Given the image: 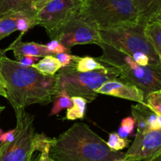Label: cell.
Segmentation results:
<instances>
[{
    "mask_svg": "<svg viewBox=\"0 0 161 161\" xmlns=\"http://www.w3.org/2000/svg\"><path fill=\"white\" fill-rule=\"evenodd\" d=\"M7 100L14 110L35 104L47 105L56 95V75L41 73L34 68L23 66L3 57L0 69Z\"/></svg>",
    "mask_w": 161,
    "mask_h": 161,
    "instance_id": "6da1fadb",
    "label": "cell"
},
{
    "mask_svg": "<svg viewBox=\"0 0 161 161\" xmlns=\"http://www.w3.org/2000/svg\"><path fill=\"white\" fill-rule=\"evenodd\" d=\"M49 154L53 161H113L124 157V153L112 151L84 123H75L53 138Z\"/></svg>",
    "mask_w": 161,
    "mask_h": 161,
    "instance_id": "7a4b0ae2",
    "label": "cell"
},
{
    "mask_svg": "<svg viewBox=\"0 0 161 161\" xmlns=\"http://www.w3.org/2000/svg\"><path fill=\"white\" fill-rule=\"evenodd\" d=\"M102 48V55L97 60L120 72L119 80L134 85L148 94L161 91V64L140 66L130 55L101 41L97 44Z\"/></svg>",
    "mask_w": 161,
    "mask_h": 161,
    "instance_id": "3957f363",
    "label": "cell"
},
{
    "mask_svg": "<svg viewBox=\"0 0 161 161\" xmlns=\"http://www.w3.org/2000/svg\"><path fill=\"white\" fill-rule=\"evenodd\" d=\"M79 15L98 31L139 23L133 0H83Z\"/></svg>",
    "mask_w": 161,
    "mask_h": 161,
    "instance_id": "277c9868",
    "label": "cell"
},
{
    "mask_svg": "<svg viewBox=\"0 0 161 161\" xmlns=\"http://www.w3.org/2000/svg\"><path fill=\"white\" fill-rule=\"evenodd\" d=\"M55 75L57 94L64 90L70 97H82L90 103L98 96L96 90L109 80L119 78L120 72L116 68L106 66L103 69L79 72L71 64L61 68Z\"/></svg>",
    "mask_w": 161,
    "mask_h": 161,
    "instance_id": "5b68a950",
    "label": "cell"
},
{
    "mask_svg": "<svg viewBox=\"0 0 161 161\" xmlns=\"http://www.w3.org/2000/svg\"><path fill=\"white\" fill-rule=\"evenodd\" d=\"M146 25L138 23L116 29L99 31L102 42L127 54L142 53L149 57L150 64L159 65L160 59L145 34Z\"/></svg>",
    "mask_w": 161,
    "mask_h": 161,
    "instance_id": "8992f818",
    "label": "cell"
},
{
    "mask_svg": "<svg viewBox=\"0 0 161 161\" xmlns=\"http://www.w3.org/2000/svg\"><path fill=\"white\" fill-rule=\"evenodd\" d=\"M16 116V137L3 154L2 161H31L36 152L34 138V116L25 108L14 110Z\"/></svg>",
    "mask_w": 161,
    "mask_h": 161,
    "instance_id": "52a82bcc",
    "label": "cell"
},
{
    "mask_svg": "<svg viewBox=\"0 0 161 161\" xmlns=\"http://www.w3.org/2000/svg\"><path fill=\"white\" fill-rule=\"evenodd\" d=\"M83 0H52L36 12V25L45 28L48 36L80 14Z\"/></svg>",
    "mask_w": 161,
    "mask_h": 161,
    "instance_id": "ba28073f",
    "label": "cell"
},
{
    "mask_svg": "<svg viewBox=\"0 0 161 161\" xmlns=\"http://www.w3.org/2000/svg\"><path fill=\"white\" fill-rule=\"evenodd\" d=\"M67 48L83 44H97L102 41L100 32L80 15L73 17L62 27L49 36Z\"/></svg>",
    "mask_w": 161,
    "mask_h": 161,
    "instance_id": "9c48e42d",
    "label": "cell"
},
{
    "mask_svg": "<svg viewBox=\"0 0 161 161\" xmlns=\"http://www.w3.org/2000/svg\"><path fill=\"white\" fill-rule=\"evenodd\" d=\"M161 151V130L137 132L124 159L129 161H146Z\"/></svg>",
    "mask_w": 161,
    "mask_h": 161,
    "instance_id": "30bf717a",
    "label": "cell"
},
{
    "mask_svg": "<svg viewBox=\"0 0 161 161\" xmlns=\"http://www.w3.org/2000/svg\"><path fill=\"white\" fill-rule=\"evenodd\" d=\"M97 94L113 96L128 101H133L138 104H146L144 93L134 85L115 79L103 83L95 91Z\"/></svg>",
    "mask_w": 161,
    "mask_h": 161,
    "instance_id": "8fae6325",
    "label": "cell"
},
{
    "mask_svg": "<svg viewBox=\"0 0 161 161\" xmlns=\"http://www.w3.org/2000/svg\"><path fill=\"white\" fill-rule=\"evenodd\" d=\"M132 117L137 125V132L145 133L149 130H160L157 116L146 104H137L131 107Z\"/></svg>",
    "mask_w": 161,
    "mask_h": 161,
    "instance_id": "7c38bea8",
    "label": "cell"
},
{
    "mask_svg": "<svg viewBox=\"0 0 161 161\" xmlns=\"http://www.w3.org/2000/svg\"><path fill=\"white\" fill-rule=\"evenodd\" d=\"M23 36V34L19 35L18 37L7 48L5 49V53L11 50L14 53L15 58L26 56L40 58L47 55H52L44 44L37 43L35 42H23L22 41Z\"/></svg>",
    "mask_w": 161,
    "mask_h": 161,
    "instance_id": "4fadbf2b",
    "label": "cell"
},
{
    "mask_svg": "<svg viewBox=\"0 0 161 161\" xmlns=\"http://www.w3.org/2000/svg\"><path fill=\"white\" fill-rule=\"evenodd\" d=\"M139 23L153 21L161 11V0H133Z\"/></svg>",
    "mask_w": 161,
    "mask_h": 161,
    "instance_id": "5bb4252c",
    "label": "cell"
},
{
    "mask_svg": "<svg viewBox=\"0 0 161 161\" xmlns=\"http://www.w3.org/2000/svg\"><path fill=\"white\" fill-rule=\"evenodd\" d=\"M35 14L31 0H0V17L14 13Z\"/></svg>",
    "mask_w": 161,
    "mask_h": 161,
    "instance_id": "9a60e30c",
    "label": "cell"
},
{
    "mask_svg": "<svg viewBox=\"0 0 161 161\" xmlns=\"http://www.w3.org/2000/svg\"><path fill=\"white\" fill-rule=\"evenodd\" d=\"M145 34L158 55L161 64V22L151 21L146 24Z\"/></svg>",
    "mask_w": 161,
    "mask_h": 161,
    "instance_id": "2e32d148",
    "label": "cell"
},
{
    "mask_svg": "<svg viewBox=\"0 0 161 161\" xmlns=\"http://www.w3.org/2000/svg\"><path fill=\"white\" fill-rule=\"evenodd\" d=\"M72 64L75 70L79 72H91L98 69H103L106 67L102 63L97 61V58L87 56L81 58L76 55H72Z\"/></svg>",
    "mask_w": 161,
    "mask_h": 161,
    "instance_id": "e0dca14e",
    "label": "cell"
},
{
    "mask_svg": "<svg viewBox=\"0 0 161 161\" xmlns=\"http://www.w3.org/2000/svg\"><path fill=\"white\" fill-rule=\"evenodd\" d=\"M31 67L44 75L53 76L62 68V66L56 57L53 55H47L43 57L42 60L39 61V62L33 64Z\"/></svg>",
    "mask_w": 161,
    "mask_h": 161,
    "instance_id": "ac0fdd59",
    "label": "cell"
},
{
    "mask_svg": "<svg viewBox=\"0 0 161 161\" xmlns=\"http://www.w3.org/2000/svg\"><path fill=\"white\" fill-rule=\"evenodd\" d=\"M72 101V106L68 108L64 119L68 120H75L83 119L86 113V106L87 101L82 97H71Z\"/></svg>",
    "mask_w": 161,
    "mask_h": 161,
    "instance_id": "d6986e66",
    "label": "cell"
},
{
    "mask_svg": "<svg viewBox=\"0 0 161 161\" xmlns=\"http://www.w3.org/2000/svg\"><path fill=\"white\" fill-rule=\"evenodd\" d=\"M17 13L6 14L0 17V41L17 31Z\"/></svg>",
    "mask_w": 161,
    "mask_h": 161,
    "instance_id": "ffe728a7",
    "label": "cell"
},
{
    "mask_svg": "<svg viewBox=\"0 0 161 161\" xmlns=\"http://www.w3.org/2000/svg\"><path fill=\"white\" fill-rule=\"evenodd\" d=\"M72 106V101L70 96L65 91L62 90L58 92L53 98V105L49 116H55L58 114L61 110L69 108Z\"/></svg>",
    "mask_w": 161,
    "mask_h": 161,
    "instance_id": "44dd1931",
    "label": "cell"
},
{
    "mask_svg": "<svg viewBox=\"0 0 161 161\" xmlns=\"http://www.w3.org/2000/svg\"><path fill=\"white\" fill-rule=\"evenodd\" d=\"M36 13H17V30L20 31V34L25 35L27 31L36 26Z\"/></svg>",
    "mask_w": 161,
    "mask_h": 161,
    "instance_id": "7402d4cb",
    "label": "cell"
},
{
    "mask_svg": "<svg viewBox=\"0 0 161 161\" xmlns=\"http://www.w3.org/2000/svg\"><path fill=\"white\" fill-rule=\"evenodd\" d=\"M130 142V141L128 138H121L117 133H110L106 144L113 152H120L124 149L128 147Z\"/></svg>",
    "mask_w": 161,
    "mask_h": 161,
    "instance_id": "603a6c76",
    "label": "cell"
},
{
    "mask_svg": "<svg viewBox=\"0 0 161 161\" xmlns=\"http://www.w3.org/2000/svg\"><path fill=\"white\" fill-rule=\"evenodd\" d=\"M145 102L153 113L161 116V91L148 94L145 97Z\"/></svg>",
    "mask_w": 161,
    "mask_h": 161,
    "instance_id": "cb8c5ba5",
    "label": "cell"
},
{
    "mask_svg": "<svg viewBox=\"0 0 161 161\" xmlns=\"http://www.w3.org/2000/svg\"><path fill=\"white\" fill-rule=\"evenodd\" d=\"M136 123L132 116H127L124 118L121 121V125L118 130V135L124 138H127L129 135H131L134 131Z\"/></svg>",
    "mask_w": 161,
    "mask_h": 161,
    "instance_id": "d4e9b609",
    "label": "cell"
},
{
    "mask_svg": "<svg viewBox=\"0 0 161 161\" xmlns=\"http://www.w3.org/2000/svg\"><path fill=\"white\" fill-rule=\"evenodd\" d=\"M46 47L52 55L61 53H70V49L64 47L58 40H51L46 44Z\"/></svg>",
    "mask_w": 161,
    "mask_h": 161,
    "instance_id": "484cf974",
    "label": "cell"
},
{
    "mask_svg": "<svg viewBox=\"0 0 161 161\" xmlns=\"http://www.w3.org/2000/svg\"><path fill=\"white\" fill-rule=\"evenodd\" d=\"M131 57L134 61L140 66H148L150 64V60L149 57L146 56V54L142 53H134Z\"/></svg>",
    "mask_w": 161,
    "mask_h": 161,
    "instance_id": "4316f807",
    "label": "cell"
},
{
    "mask_svg": "<svg viewBox=\"0 0 161 161\" xmlns=\"http://www.w3.org/2000/svg\"><path fill=\"white\" fill-rule=\"evenodd\" d=\"M39 58H36V57H19V58H16V61L18 62L23 66H26V67H31L33 64H36V61H39Z\"/></svg>",
    "mask_w": 161,
    "mask_h": 161,
    "instance_id": "83f0119b",
    "label": "cell"
},
{
    "mask_svg": "<svg viewBox=\"0 0 161 161\" xmlns=\"http://www.w3.org/2000/svg\"><path fill=\"white\" fill-rule=\"evenodd\" d=\"M58 61L61 63V66L63 67H66L72 64V55L70 54L69 53H61L56 54Z\"/></svg>",
    "mask_w": 161,
    "mask_h": 161,
    "instance_id": "f1b7e54d",
    "label": "cell"
},
{
    "mask_svg": "<svg viewBox=\"0 0 161 161\" xmlns=\"http://www.w3.org/2000/svg\"><path fill=\"white\" fill-rule=\"evenodd\" d=\"M16 137L15 128L8 130L7 132L2 134L0 136V143H12Z\"/></svg>",
    "mask_w": 161,
    "mask_h": 161,
    "instance_id": "f546056e",
    "label": "cell"
},
{
    "mask_svg": "<svg viewBox=\"0 0 161 161\" xmlns=\"http://www.w3.org/2000/svg\"><path fill=\"white\" fill-rule=\"evenodd\" d=\"M50 1H52V0H31V4H32L34 10L37 12L42 6H45L47 3H48Z\"/></svg>",
    "mask_w": 161,
    "mask_h": 161,
    "instance_id": "4dcf8cb0",
    "label": "cell"
},
{
    "mask_svg": "<svg viewBox=\"0 0 161 161\" xmlns=\"http://www.w3.org/2000/svg\"><path fill=\"white\" fill-rule=\"evenodd\" d=\"M50 146H47L43 150L41 151V154L40 157H39V161H53V160L51 159V157H50Z\"/></svg>",
    "mask_w": 161,
    "mask_h": 161,
    "instance_id": "1f68e13d",
    "label": "cell"
},
{
    "mask_svg": "<svg viewBox=\"0 0 161 161\" xmlns=\"http://www.w3.org/2000/svg\"><path fill=\"white\" fill-rule=\"evenodd\" d=\"M9 144H10V143H1V144H0V161H2L3 154H4L5 151H6V149L8 148V146H9Z\"/></svg>",
    "mask_w": 161,
    "mask_h": 161,
    "instance_id": "d6a6232c",
    "label": "cell"
},
{
    "mask_svg": "<svg viewBox=\"0 0 161 161\" xmlns=\"http://www.w3.org/2000/svg\"><path fill=\"white\" fill-rule=\"evenodd\" d=\"M0 96L7 98V95H6V89H5L4 83H3V81H2L1 80H0Z\"/></svg>",
    "mask_w": 161,
    "mask_h": 161,
    "instance_id": "836d02e7",
    "label": "cell"
},
{
    "mask_svg": "<svg viewBox=\"0 0 161 161\" xmlns=\"http://www.w3.org/2000/svg\"><path fill=\"white\" fill-rule=\"evenodd\" d=\"M146 161H161V151L160 153L155 155L154 157H153L152 158L149 159V160H146Z\"/></svg>",
    "mask_w": 161,
    "mask_h": 161,
    "instance_id": "e575fe53",
    "label": "cell"
},
{
    "mask_svg": "<svg viewBox=\"0 0 161 161\" xmlns=\"http://www.w3.org/2000/svg\"><path fill=\"white\" fill-rule=\"evenodd\" d=\"M5 52H4V50H1L0 49V69H1V64H2V60H3V57H5L6 55H5ZM0 80H2V77H1V74H0ZM3 81V80H2Z\"/></svg>",
    "mask_w": 161,
    "mask_h": 161,
    "instance_id": "d590c367",
    "label": "cell"
},
{
    "mask_svg": "<svg viewBox=\"0 0 161 161\" xmlns=\"http://www.w3.org/2000/svg\"><path fill=\"white\" fill-rule=\"evenodd\" d=\"M153 21H160L161 22V11L160 12V14H158V16L156 17V19L153 20Z\"/></svg>",
    "mask_w": 161,
    "mask_h": 161,
    "instance_id": "8d00e7d4",
    "label": "cell"
},
{
    "mask_svg": "<svg viewBox=\"0 0 161 161\" xmlns=\"http://www.w3.org/2000/svg\"><path fill=\"white\" fill-rule=\"evenodd\" d=\"M113 161H129V160H124V158H123V159H119V160H115Z\"/></svg>",
    "mask_w": 161,
    "mask_h": 161,
    "instance_id": "74e56055",
    "label": "cell"
},
{
    "mask_svg": "<svg viewBox=\"0 0 161 161\" xmlns=\"http://www.w3.org/2000/svg\"><path fill=\"white\" fill-rule=\"evenodd\" d=\"M2 134H3V130H2L1 128H0V136L2 135Z\"/></svg>",
    "mask_w": 161,
    "mask_h": 161,
    "instance_id": "f35d334b",
    "label": "cell"
}]
</instances>
